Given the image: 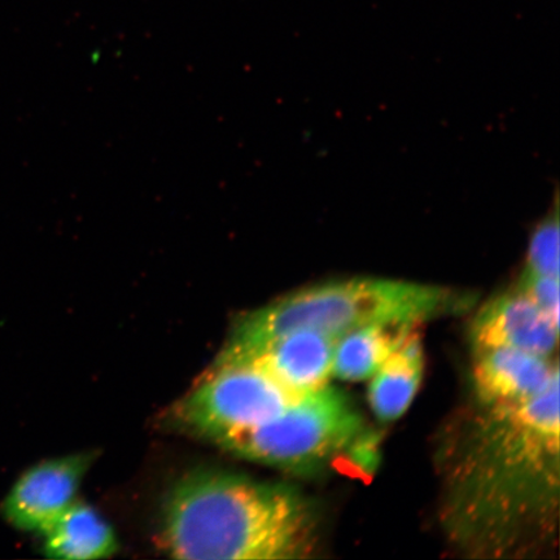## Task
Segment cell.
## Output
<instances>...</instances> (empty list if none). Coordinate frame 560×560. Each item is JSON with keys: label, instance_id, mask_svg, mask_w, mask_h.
<instances>
[{"label": "cell", "instance_id": "cell-13", "mask_svg": "<svg viewBox=\"0 0 560 560\" xmlns=\"http://www.w3.org/2000/svg\"><path fill=\"white\" fill-rule=\"evenodd\" d=\"M529 275L559 278V207L558 199L548 215L530 234L527 261L523 269Z\"/></svg>", "mask_w": 560, "mask_h": 560}, {"label": "cell", "instance_id": "cell-7", "mask_svg": "<svg viewBox=\"0 0 560 560\" xmlns=\"http://www.w3.org/2000/svg\"><path fill=\"white\" fill-rule=\"evenodd\" d=\"M559 326L516 285L490 299L476 313L470 327L472 350L511 348L551 360Z\"/></svg>", "mask_w": 560, "mask_h": 560}, {"label": "cell", "instance_id": "cell-14", "mask_svg": "<svg viewBox=\"0 0 560 560\" xmlns=\"http://www.w3.org/2000/svg\"><path fill=\"white\" fill-rule=\"evenodd\" d=\"M517 289L527 293L538 307L559 326V278L541 277L522 271Z\"/></svg>", "mask_w": 560, "mask_h": 560}, {"label": "cell", "instance_id": "cell-5", "mask_svg": "<svg viewBox=\"0 0 560 560\" xmlns=\"http://www.w3.org/2000/svg\"><path fill=\"white\" fill-rule=\"evenodd\" d=\"M299 398L254 362L222 352L177 415L188 429L220 444L269 422Z\"/></svg>", "mask_w": 560, "mask_h": 560}, {"label": "cell", "instance_id": "cell-8", "mask_svg": "<svg viewBox=\"0 0 560 560\" xmlns=\"http://www.w3.org/2000/svg\"><path fill=\"white\" fill-rule=\"evenodd\" d=\"M338 341L330 335L299 330L252 348H225L223 353L254 362L292 395L301 397L328 384Z\"/></svg>", "mask_w": 560, "mask_h": 560}, {"label": "cell", "instance_id": "cell-12", "mask_svg": "<svg viewBox=\"0 0 560 560\" xmlns=\"http://www.w3.org/2000/svg\"><path fill=\"white\" fill-rule=\"evenodd\" d=\"M417 326L401 320L377 322L341 336L335 350L332 375L348 382L368 380Z\"/></svg>", "mask_w": 560, "mask_h": 560}, {"label": "cell", "instance_id": "cell-1", "mask_svg": "<svg viewBox=\"0 0 560 560\" xmlns=\"http://www.w3.org/2000/svg\"><path fill=\"white\" fill-rule=\"evenodd\" d=\"M443 458L441 513L459 548L510 557L549 544L559 516V380L528 401L479 405Z\"/></svg>", "mask_w": 560, "mask_h": 560}, {"label": "cell", "instance_id": "cell-4", "mask_svg": "<svg viewBox=\"0 0 560 560\" xmlns=\"http://www.w3.org/2000/svg\"><path fill=\"white\" fill-rule=\"evenodd\" d=\"M363 418L345 392L325 385L261 425L221 441L237 457L282 470L310 472L359 445Z\"/></svg>", "mask_w": 560, "mask_h": 560}, {"label": "cell", "instance_id": "cell-11", "mask_svg": "<svg viewBox=\"0 0 560 560\" xmlns=\"http://www.w3.org/2000/svg\"><path fill=\"white\" fill-rule=\"evenodd\" d=\"M423 370L422 339L415 330L373 375L369 400L375 416L383 422L400 418L415 400Z\"/></svg>", "mask_w": 560, "mask_h": 560}, {"label": "cell", "instance_id": "cell-9", "mask_svg": "<svg viewBox=\"0 0 560 560\" xmlns=\"http://www.w3.org/2000/svg\"><path fill=\"white\" fill-rule=\"evenodd\" d=\"M472 384L480 406L520 404L559 380L558 362L511 348L474 350Z\"/></svg>", "mask_w": 560, "mask_h": 560}, {"label": "cell", "instance_id": "cell-10", "mask_svg": "<svg viewBox=\"0 0 560 560\" xmlns=\"http://www.w3.org/2000/svg\"><path fill=\"white\" fill-rule=\"evenodd\" d=\"M44 536L45 555L52 559H104L118 549L112 525L94 508L77 500Z\"/></svg>", "mask_w": 560, "mask_h": 560}, {"label": "cell", "instance_id": "cell-3", "mask_svg": "<svg viewBox=\"0 0 560 560\" xmlns=\"http://www.w3.org/2000/svg\"><path fill=\"white\" fill-rule=\"evenodd\" d=\"M471 301L445 287L382 278H350L287 293L237 322L228 349L262 345L277 336L311 330L340 339L377 322L419 325L464 310Z\"/></svg>", "mask_w": 560, "mask_h": 560}, {"label": "cell", "instance_id": "cell-6", "mask_svg": "<svg viewBox=\"0 0 560 560\" xmlns=\"http://www.w3.org/2000/svg\"><path fill=\"white\" fill-rule=\"evenodd\" d=\"M94 453L40 462L20 476L7 494L2 514L12 527L44 535L77 500Z\"/></svg>", "mask_w": 560, "mask_h": 560}, {"label": "cell", "instance_id": "cell-2", "mask_svg": "<svg viewBox=\"0 0 560 560\" xmlns=\"http://www.w3.org/2000/svg\"><path fill=\"white\" fill-rule=\"evenodd\" d=\"M312 510L290 487L196 471L167 495L161 540L174 558L269 560L312 550Z\"/></svg>", "mask_w": 560, "mask_h": 560}]
</instances>
